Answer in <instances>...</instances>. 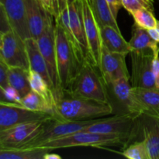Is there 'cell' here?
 <instances>
[{"instance_id":"1","label":"cell","mask_w":159,"mask_h":159,"mask_svg":"<svg viewBox=\"0 0 159 159\" xmlns=\"http://www.w3.org/2000/svg\"><path fill=\"white\" fill-rule=\"evenodd\" d=\"M54 23L57 75L61 89L65 91L87 60L80 48L68 38L60 20L55 19Z\"/></svg>"},{"instance_id":"2","label":"cell","mask_w":159,"mask_h":159,"mask_svg":"<svg viewBox=\"0 0 159 159\" xmlns=\"http://www.w3.org/2000/svg\"><path fill=\"white\" fill-rule=\"evenodd\" d=\"M55 116L69 121H82L97 119L114 113L110 102L76 97L65 92L55 99Z\"/></svg>"},{"instance_id":"3","label":"cell","mask_w":159,"mask_h":159,"mask_svg":"<svg viewBox=\"0 0 159 159\" xmlns=\"http://www.w3.org/2000/svg\"><path fill=\"white\" fill-rule=\"evenodd\" d=\"M96 68L98 67L93 62L85 61L68 89L63 92L76 97L110 103L107 85Z\"/></svg>"},{"instance_id":"4","label":"cell","mask_w":159,"mask_h":159,"mask_svg":"<svg viewBox=\"0 0 159 159\" xmlns=\"http://www.w3.org/2000/svg\"><path fill=\"white\" fill-rule=\"evenodd\" d=\"M142 115V114H141ZM141 114L121 113L111 117L99 118L83 130L102 134L115 135L122 138L127 146L138 136L141 130Z\"/></svg>"},{"instance_id":"5","label":"cell","mask_w":159,"mask_h":159,"mask_svg":"<svg viewBox=\"0 0 159 159\" xmlns=\"http://www.w3.org/2000/svg\"><path fill=\"white\" fill-rule=\"evenodd\" d=\"M97 119L82 121H69L54 116L44 121L41 127L30 139L16 148H37L41 144L61 137L83 130L98 120Z\"/></svg>"},{"instance_id":"6","label":"cell","mask_w":159,"mask_h":159,"mask_svg":"<svg viewBox=\"0 0 159 159\" xmlns=\"http://www.w3.org/2000/svg\"><path fill=\"white\" fill-rule=\"evenodd\" d=\"M116 144H123L125 146L122 138L118 136L80 130L57 139L48 141L40 145L38 148L54 150V149L72 147L102 148L103 146L116 145Z\"/></svg>"},{"instance_id":"7","label":"cell","mask_w":159,"mask_h":159,"mask_svg":"<svg viewBox=\"0 0 159 159\" xmlns=\"http://www.w3.org/2000/svg\"><path fill=\"white\" fill-rule=\"evenodd\" d=\"M0 60L9 68L30 70L25 41L12 29L2 32L0 35Z\"/></svg>"},{"instance_id":"8","label":"cell","mask_w":159,"mask_h":159,"mask_svg":"<svg viewBox=\"0 0 159 159\" xmlns=\"http://www.w3.org/2000/svg\"><path fill=\"white\" fill-rule=\"evenodd\" d=\"M54 115L33 111L21 103L0 101V130L17 124L33 122H44L54 117Z\"/></svg>"},{"instance_id":"9","label":"cell","mask_w":159,"mask_h":159,"mask_svg":"<svg viewBox=\"0 0 159 159\" xmlns=\"http://www.w3.org/2000/svg\"><path fill=\"white\" fill-rule=\"evenodd\" d=\"M130 55L132 65L130 81L132 87L157 89L153 73L155 52L152 51H131Z\"/></svg>"},{"instance_id":"10","label":"cell","mask_w":159,"mask_h":159,"mask_svg":"<svg viewBox=\"0 0 159 159\" xmlns=\"http://www.w3.org/2000/svg\"><path fill=\"white\" fill-rule=\"evenodd\" d=\"M52 16H50L47 23L46 29L42 35L37 40L40 53L46 62L50 78L54 92V99L62 93V90L59 85L57 75V60H56L55 40H54V25L52 23Z\"/></svg>"},{"instance_id":"11","label":"cell","mask_w":159,"mask_h":159,"mask_svg":"<svg viewBox=\"0 0 159 159\" xmlns=\"http://www.w3.org/2000/svg\"><path fill=\"white\" fill-rule=\"evenodd\" d=\"M110 103L115 102L114 107H118L121 113H134L143 114V110L141 104L133 93V87L130 83V79L122 78L114 81L107 85ZM114 110V109H113Z\"/></svg>"},{"instance_id":"12","label":"cell","mask_w":159,"mask_h":159,"mask_svg":"<svg viewBox=\"0 0 159 159\" xmlns=\"http://www.w3.org/2000/svg\"><path fill=\"white\" fill-rule=\"evenodd\" d=\"M126 55L122 53L110 51L102 46L99 69L107 85L122 78L130 79L126 65Z\"/></svg>"},{"instance_id":"13","label":"cell","mask_w":159,"mask_h":159,"mask_svg":"<svg viewBox=\"0 0 159 159\" xmlns=\"http://www.w3.org/2000/svg\"><path fill=\"white\" fill-rule=\"evenodd\" d=\"M82 2L84 27L89 51L93 64L99 68L102 49L100 27L92 12L89 0H82Z\"/></svg>"},{"instance_id":"14","label":"cell","mask_w":159,"mask_h":159,"mask_svg":"<svg viewBox=\"0 0 159 159\" xmlns=\"http://www.w3.org/2000/svg\"><path fill=\"white\" fill-rule=\"evenodd\" d=\"M0 7L12 30L24 40L31 37L25 0H0Z\"/></svg>"},{"instance_id":"15","label":"cell","mask_w":159,"mask_h":159,"mask_svg":"<svg viewBox=\"0 0 159 159\" xmlns=\"http://www.w3.org/2000/svg\"><path fill=\"white\" fill-rule=\"evenodd\" d=\"M43 122L17 124L0 130V148H16L31 138Z\"/></svg>"},{"instance_id":"16","label":"cell","mask_w":159,"mask_h":159,"mask_svg":"<svg viewBox=\"0 0 159 159\" xmlns=\"http://www.w3.org/2000/svg\"><path fill=\"white\" fill-rule=\"evenodd\" d=\"M68 15H69V24L71 32L77 43H79L85 60L93 62L89 51L86 37H85L82 0H75L71 4L68 5Z\"/></svg>"},{"instance_id":"17","label":"cell","mask_w":159,"mask_h":159,"mask_svg":"<svg viewBox=\"0 0 159 159\" xmlns=\"http://www.w3.org/2000/svg\"><path fill=\"white\" fill-rule=\"evenodd\" d=\"M141 130L149 158L159 159V119L142 114L141 116Z\"/></svg>"},{"instance_id":"18","label":"cell","mask_w":159,"mask_h":159,"mask_svg":"<svg viewBox=\"0 0 159 159\" xmlns=\"http://www.w3.org/2000/svg\"><path fill=\"white\" fill-rule=\"evenodd\" d=\"M29 30L32 38L37 40L46 29L51 14L43 9L37 0H25ZM52 16V15H51Z\"/></svg>"},{"instance_id":"19","label":"cell","mask_w":159,"mask_h":159,"mask_svg":"<svg viewBox=\"0 0 159 159\" xmlns=\"http://www.w3.org/2000/svg\"><path fill=\"white\" fill-rule=\"evenodd\" d=\"M102 46L113 52L128 54L131 52L129 42L124 39L120 31L110 26L100 28Z\"/></svg>"},{"instance_id":"20","label":"cell","mask_w":159,"mask_h":159,"mask_svg":"<svg viewBox=\"0 0 159 159\" xmlns=\"http://www.w3.org/2000/svg\"><path fill=\"white\" fill-rule=\"evenodd\" d=\"M24 41L26 51H27L30 70H33V71H35L37 73H39L49 83L51 89H52L48 67H47L46 62L43 59V55L41 54L40 49H39L37 40L32 37H30V38L26 39Z\"/></svg>"},{"instance_id":"21","label":"cell","mask_w":159,"mask_h":159,"mask_svg":"<svg viewBox=\"0 0 159 159\" xmlns=\"http://www.w3.org/2000/svg\"><path fill=\"white\" fill-rule=\"evenodd\" d=\"M133 93L142 107L143 114L159 119V89L133 88Z\"/></svg>"},{"instance_id":"22","label":"cell","mask_w":159,"mask_h":159,"mask_svg":"<svg viewBox=\"0 0 159 159\" xmlns=\"http://www.w3.org/2000/svg\"><path fill=\"white\" fill-rule=\"evenodd\" d=\"M131 51H148L156 52L159 50V43L155 41L148 30L134 24L132 27V36L129 40Z\"/></svg>"},{"instance_id":"23","label":"cell","mask_w":159,"mask_h":159,"mask_svg":"<svg viewBox=\"0 0 159 159\" xmlns=\"http://www.w3.org/2000/svg\"><path fill=\"white\" fill-rule=\"evenodd\" d=\"M89 2L99 27L110 26L120 30L116 18L112 12L107 0H89Z\"/></svg>"},{"instance_id":"24","label":"cell","mask_w":159,"mask_h":159,"mask_svg":"<svg viewBox=\"0 0 159 159\" xmlns=\"http://www.w3.org/2000/svg\"><path fill=\"white\" fill-rule=\"evenodd\" d=\"M51 149L37 148H0V159H44Z\"/></svg>"},{"instance_id":"25","label":"cell","mask_w":159,"mask_h":159,"mask_svg":"<svg viewBox=\"0 0 159 159\" xmlns=\"http://www.w3.org/2000/svg\"><path fill=\"white\" fill-rule=\"evenodd\" d=\"M21 104L33 111L50 113L55 116L54 104L32 90L22 98Z\"/></svg>"},{"instance_id":"26","label":"cell","mask_w":159,"mask_h":159,"mask_svg":"<svg viewBox=\"0 0 159 159\" xmlns=\"http://www.w3.org/2000/svg\"><path fill=\"white\" fill-rule=\"evenodd\" d=\"M28 79L31 90L43 96L54 105L55 99L54 92L49 83L39 73L33 70H29L28 71Z\"/></svg>"},{"instance_id":"27","label":"cell","mask_w":159,"mask_h":159,"mask_svg":"<svg viewBox=\"0 0 159 159\" xmlns=\"http://www.w3.org/2000/svg\"><path fill=\"white\" fill-rule=\"evenodd\" d=\"M27 70L21 68H9V83L20 93L22 97L31 91Z\"/></svg>"},{"instance_id":"28","label":"cell","mask_w":159,"mask_h":159,"mask_svg":"<svg viewBox=\"0 0 159 159\" xmlns=\"http://www.w3.org/2000/svg\"><path fill=\"white\" fill-rule=\"evenodd\" d=\"M130 15L133 16L135 24L146 30L153 29L158 23V20L154 15V11L147 8L134 11Z\"/></svg>"},{"instance_id":"29","label":"cell","mask_w":159,"mask_h":159,"mask_svg":"<svg viewBox=\"0 0 159 159\" xmlns=\"http://www.w3.org/2000/svg\"><path fill=\"white\" fill-rule=\"evenodd\" d=\"M122 155L129 159H150L145 143L143 140L129 144L124 149Z\"/></svg>"},{"instance_id":"30","label":"cell","mask_w":159,"mask_h":159,"mask_svg":"<svg viewBox=\"0 0 159 159\" xmlns=\"http://www.w3.org/2000/svg\"><path fill=\"white\" fill-rule=\"evenodd\" d=\"M154 0H122L123 7L130 14L142 8L154 11Z\"/></svg>"},{"instance_id":"31","label":"cell","mask_w":159,"mask_h":159,"mask_svg":"<svg viewBox=\"0 0 159 159\" xmlns=\"http://www.w3.org/2000/svg\"><path fill=\"white\" fill-rule=\"evenodd\" d=\"M22 96L20 93L11 85H8L6 88L1 89V100L8 102L21 103Z\"/></svg>"},{"instance_id":"32","label":"cell","mask_w":159,"mask_h":159,"mask_svg":"<svg viewBox=\"0 0 159 159\" xmlns=\"http://www.w3.org/2000/svg\"><path fill=\"white\" fill-rule=\"evenodd\" d=\"M9 67L4 61L0 60V89L9 85Z\"/></svg>"},{"instance_id":"33","label":"cell","mask_w":159,"mask_h":159,"mask_svg":"<svg viewBox=\"0 0 159 159\" xmlns=\"http://www.w3.org/2000/svg\"><path fill=\"white\" fill-rule=\"evenodd\" d=\"M52 6L53 16L54 19H57L61 13L68 7V3L66 0H52Z\"/></svg>"},{"instance_id":"34","label":"cell","mask_w":159,"mask_h":159,"mask_svg":"<svg viewBox=\"0 0 159 159\" xmlns=\"http://www.w3.org/2000/svg\"><path fill=\"white\" fill-rule=\"evenodd\" d=\"M153 73L155 85L157 89H159V50L155 52L153 60Z\"/></svg>"},{"instance_id":"35","label":"cell","mask_w":159,"mask_h":159,"mask_svg":"<svg viewBox=\"0 0 159 159\" xmlns=\"http://www.w3.org/2000/svg\"><path fill=\"white\" fill-rule=\"evenodd\" d=\"M107 2H108L113 14L116 18L119 10L121 9V7H123L122 0H107Z\"/></svg>"},{"instance_id":"36","label":"cell","mask_w":159,"mask_h":159,"mask_svg":"<svg viewBox=\"0 0 159 159\" xmlns=\"http://www.w3.org/2000/svg\"><path fill=\"white\" fill-rule=\"evenodd\" d=\"M40 6L43 7V9L48 12L49 14L53 16V6H52V0H37Z\"/></svg>"},{"instance_id":"37","label":"cell","mask_w":159,"mask_h":159,"mask_svg":"<svg viewBox=\"0 0 159 159\" xmlns=\"http://www.w3.org/2000/svg\"><path fill=\"white\" fill-rule=\"evenodd\" d=\"M149 32V34L151 35V37L154 39L156 42H158L159 43V21L158 20V23H157V26L155 28L151 30H148Z\"/></svg>"},{"instance_id":"38","label":"cell","mask_w":159,"mask_h":159,"mask_svg":"<svg viewBox=\"0 0 159 159\" xmlns=\"http://www.w3.org/2000/svg\"><path fill=\"white\" fill-rule=\"evenodd\" d=\"M44 159H61V156L57 154L54 153H50V152L48 153H47L44 156Z\"/></svg>"},{"instance_id":"39","label":"cell","mask_w":159,"mask_h":159,"mask_svg":"<svg viewBox=\"0 0 159 159\" xmlns=\"http://www.w3.org/2000/svg\"><path fill=\"white\" fill-rule=\"evenodd\" d=\"M66 1H67V3H68V5H69L71 4V2H73L74 1H75V0H66Z\"/></svg>"},{"instance_id":"40","label":"cell","mask_w":159,"mask_h":159,"mask_svg":"<svg viewBox=\"0 0 159 159\" xmlns=\"http://www.w3.org/2000/svg\"><path fill=\"white\" fill-rule=\"evenodd\" d=\"M158 2H159V0H158Z\"/></svg>"}]
</instances>
